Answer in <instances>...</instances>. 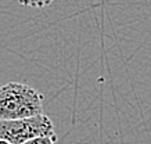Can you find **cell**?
I'll return each mask as SVG.
<instances>
[{"mask_svg":"<svg viewBox=\"0 0 151 144\" xmlns=\"http://www.w3.org/2000/svg\"><path fill=\"white\" fill-rule=\"evenodd\" d=\"M43 96L33 87L10 82L0 87V121H18L43 114Z\"/></svg>","mask_w":151,"mask_h":144,"instance_id":"cell-1","label":"cell"},{"mask_svg":"<svg viewBox=\"0 0 151 144\" xmlns=\"http://www.w3.org/2000/svg\"><path fill=\"white\" fill-rule=\"evenodd\" d=\"M54 125L45 114L18 121H0V140L11 144H24L37 137H53Z\"/></svg>","mask_w":151,"mask_h":144,"instance_id":"cell-2","label":"cell"},{"mask_svg":"<svg viewBox=\"0 0 151 144\" xmlns=\"http://www.w3.org/2000/svg\"><path fill=\"white\" fill-rule=\"evenodd\" d=\"M21 6L25 7H31V9H43L50 6L54 0H17Z\"/></svg>","mask_w":151,"mask_h":144,"instance_id":"cell-3","label":"cell"},{"mask_svg":"<svg viewBox=\"0 0 151 144\" xmlns=\"http://www.w3.org/2000/svg\"><path fill=\"white\" fill-rule=\"evenodd\" d=\"M55 141H57V136H53V137H37L24 144H55Z\"/></svg>","mask_w":151,"mask_h":144,"instance_id":"cell-4","label":"cell"}]
</instances>
